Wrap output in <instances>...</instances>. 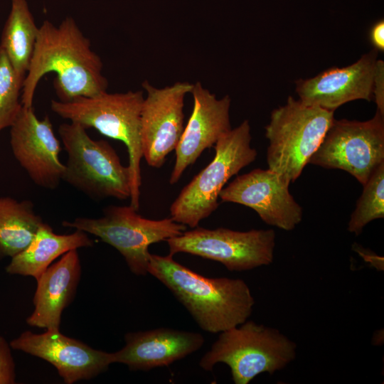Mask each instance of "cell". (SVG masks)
Returning <instances> with one entry per match:
<instances>
[{
	"instance_id": "cell-22",
	"label": "cell",
	"mask_w": 384,
	"mask_h": 384,
	"mask_svg": "<svg viewBox=\"0 0 384 384\" xmlns=\"http://www.w3.org/2000/svg\"><path fill=\"white\" fill-rule=\"evenodd\" d=\"M363 186L362 194L348 224V230L356 235H360L372 220L384 217V162Z\"/></svg>"
},
{
	"instance_id": "cell-10",
	"label": "cell",
	"mask_w": 384,
	"mask_h": 384,
	"mask_svg": "<svg viewBox=\"0 0 384 384\" xmlns=\"http://www.w3.org/2000/svg\"><path fill=\"white\" fill-rule=\"evenodd\" d=\"M272 229L235 231L224 228L196 227L166 240L169 254L185 252L214 260L230 271H246L273 262Z\"/></svg>"
},
{
	"instance_id": "cell-24",
	"label": "cell",
	"mask_w": 384,
	"mask_h": 384,
	"mask_svg": "<svg viewBox=\"0 0 384 384\" xmlns=\"http://www.w3.org/2000/svg\"><path fill=\"white\" fill-rule=\"evenodd\" d=\"M15 380V363L10 343L0 336V384H13Z\"/></svg>"
},
{
	"instance_id": "cell-5",
	"label": "cell",
	"mask_w": 384,
	"mask_h": 384,
	"mask_svg": "<svg viewBox=\"0 0 384 384\" xmlns=\"http://www.w3.org/2000/svg\"><path fill=\"white\" fill-rule=\"evenodd\" d=\"M334 120V112L289 96L265 127L268 169L291 183L301 175Z\"/></svg>"
},
{
	"instance_id": "cell-12",
	"label": "cell",
	"mask_w": 384,
	"mask_h": 384,
	"mask_svg": "<svg viewBox=\"0 0 384 384\" xmlns=\"http://www.w3.org/2000/svg\"><path fill=\"white\" fill-rule=\"evenodd\" d=\"M10 128L13 154L31 179L42 188H57L65 165L60 160L61 146L49 117L39 119L33 107L23 106Z\"/></svg>"
},
{
	"instance_id": "cell-15",
	"label": "cell",
	"mask_w": 384,
	"mask_h": 384,
	"mask_svg": "<svg viewBox=\"0 0 384 384\" xmlns=\"http://www.w3.org/2000/svg\"><path fill=\"white\" fill-rule=\"evenodd\" d=\"M191 93L193 108L175 149L171 184L177 183L184 171L196 162L204 150L213 146L232 129L229 114L231 100L228 95L218 99L200 82L193 84Z\"/></svg>"
},
{
	"instance_id": "cell-19",
	"label": "cell",
	"mask_w": 384,
	"mask_h": 384,
	"mask_svg": "<svg viewBox=\"0 0 384 384\" xmlns=\"http://www.w3.org/2000/svg\"><path fill=\"white\" fill-rule=\"evenodd\" d=\"M92 245L93 241L84 231L58 235L43 223L31 244L11 258L6 271L11 274L32 276L37 280L58 257L71 250Z\"/></svg>"
},
{
	"instance_id": "cell-11",
	"label": "cell",
	"mask_w": 384,
	"mask_h": 384,
	"mask_svg": "<svg viewBox=\"0 0 384 384\" xmlns=\"http://www.w3.org/2000/svg\"><path fill=\"white\" fill-rule=\"evenodd\" d=\"M142 87L146 92L141 114L143 157L150 166L160 168L180 141L184 129V99L193 84L177 82L157 88L144 81Z\"/></svg>"
},
{
	"instance_id": "cell-23",
	"label": "cell",
	"mask_w": 384,
	"mask_h": 384,
	"mask_svg": "<svg viewBox=\"0 0 384 384\" xmlns=\"http://www.w3.org/2000/svg\"><path fill=\"white\" fill-rule=\"evenodd\" d=\"M23 84L0 47V132L12 126L23 107Z\"/></svg>"
},
{
	"instance_id": "cell-25",
	"label": "cell",
	"mask_w": 384,
	"mask_h": 384,
	"mask_svg": "<svg viewBox=\"0 0 384 384\" xmlns=\"http://www.w3.org/2000/svg\"><path fill=\"white\" fill-rule=\"evenodd\" d=\"M373 97L377 105V110L384 115V62L377 60L373 85Z\"/></svg>"
},
{
	"instance_id": "cell-17",
	"label": "cell",
	"mask_w": 384,
	"mask_h": 384,
	"mask_svg": "<svg viewBox=\"0 0 384 384\" xmlns=\"http://www.w3.org/2000/svg\"><path fill=\"white\" fill-rule=\"evenodd\" d=\"M124 340V346L112 353L113 363L143 371L168 366L199 350L205 342L199 333L169 328L128 333Z\"/></svg>"
},
{
	"instance_id": "cell-8",
	"label": "cell",
	"mask_w": 384,
	"mask_h": 384,
	"mask_svg": "<svg viewBox=\"0 0 384 384\" xmlns=\"http://www.w3.org/2000/svg\"><path fill=\"white\" fill-rule=\"evenodd\" d=\"M129 206H110L99 218H77L64 220L63 226L94 235L118 250L131 272L145 275L149 261V245L181 235L187 226L171 218L150 220Z\"/></svg>"
},
{
	"instance_id": "cell-9",
	"label": "cell",
	"mask_w": 384,
	"mask_h": 384,
	"mask_svg": "<svg viewBox=\"0 0 384 384\" xmlns=\"http://www.w3.org/2000/svg\"><path fill=\"white\" fill-rule=\"evenodd\" d=\"M384 162V115L369 120L334 119L309 164L343 170L362 185Z\"/></svg>"
},
{
	"instance_id": "cell-3",
	"label": "cell",
	"mask_w": 384,
	"mask_h": 384,
	"mask_svg": "<svg viewBox=\"0 0 384 384\" xmlns=\"http://www.w3.org/2000/svg\"><path fill=\"white\" fill-rule=\"evenodd\" d=\"M144 96L142 90L80 97L70 102L51 100L50 108L62 117L94 128L105 137L121 141L128 151L130 174V206L139 208L142 186L141 160L143 158L140 129Z\"/></svg>"
},
{
	"instance_id": "cell-20",
	"label": "cell",
	"mask_w": 384,
	"mask_h": 384,
	"mask_svg": "<svg viewBox=\"0 0 384 384\" xmlns=\"http://www.w3.org/2000/svg\"><path fill=\"white\" fill-rule=\"evenodd\" d=\"M38 31L27 1L11 0L0 47L5 51L16 76L23 81L29 68Z\"/></svg>"
},
{
	"instance_id": "cell-21",
	"label": "cell",
	"mask_w": 384,
	"mask_h": 384,
	"mask_svg": "<svg viewBox=\"0 0 384 384\" xmlns=\"http://www.w3.org/2000/svg\"><path fill=\"white\" fill-rule=\"evenodd\" d=\"M43 223L31 201L0 198V259L12 258L23 251Z\"/></svg>"
},
{
	"instance_id": "cell-26",
	"label": "cell",
	"mask_w": 384,
	"mask_h": 384,
	"mask_svg": "<svg viewBox=\"0 0 384 384\" xmlns=\"http://www.w3.org/2000/svg\"><path fill=\"white\" fill-rule=\"evenodd\" d=\"M370 41L374 48L377 50H384V21L379 20L371 27L370 31Z\"/></svg>"
},
{
	"instance_id": "cell-7",
	"label": "cell",
	"mask_w": 384,
	"mask_h": 384,
	"mask_svg": "<svg viewBox=\"0 0 384 384\" xmlns=\"http://www.w3.org/2000/svg\"><path fill=\"white\" fill-rule=\"evenodd\" d=\"M58 134L68 154L63 181L93 199L130 198L129 168L108 142L92 139L71 122L60 124Z\"/></svg>"
},
{
	"instance_id": "cell-4",
	"label": "cell",
	"mask_w": 384,
	"mask_h": 384,
	"mask_svg": "<svg viewBox=\"0 0 384 384\" xmlns=\"http://www.w3.org/2000/svg\"><path fill=\"white\" fill-rule=\"evenodd\" d=\"M296 356V343L278 329L245 321L220 332L199 366L210 371L215 364L225 363L234 383L247 384L262 373L282 370Z\"/></svg>"
},
{
	"instance_id": "cell-14",
	"label": "cell",
	"mask_w": 384,
	"mask_h": 384,
	"mask_svg": "<svg viewBox=\"0 0 384 384\" xmlns=\"http://www.w3.org/2000/svg\"><path fill=\"white\" fill-rule=\"evenodd\" d=\"M10 346L52 364L66 384L92 378L113 363L112 353L94 349L59 329H47L41 334L26 331Z\"/></svg>"
},
{
	"instance_id": "cell-18",
	"label": "cell",
	"mask_w": 384,
	"mask_h": 384,
	"mask_svg": "<svg viewBox=\"0 0 384 384\" xmlns=\"http://www.w3.org/2000/svg\"><path fill=\"white\" fill-rule=\"evenodd\" d=\"M80 272L77 249L65 252L50 265L37 279L35 308L26 323L31 326L59 329L62 312L74 297Z\"/></svg>"
},
{
	"instance_id": "cell-2",
	"label": "cell",
	"mask_w": 384,
	"mask_h": 384,
	"mask_svg": "<svg viewBox=\"0 0 384 384\" xmlns=\"http://www.w3.org/2000/svg\"><path fill=\"white\" fill-rule=\"evenodd\" d=\"M147 272L173 293L205 331L220 333L240 325L252 314L255 299L241 279L202 276L171 254H150Z\"/></svg>"
},
{
	"instance_id": "cell-16",
	"label": "cell",
	"mask_w": 384,
	"mask_h": 384,
	"mask_svg": "<svg viewBox=\"0 0 384 384\" xmlns=\"http://www.w3.org/2000/svg\"><path fill=\"white\" fill-rule=\"evenodd\" d=\"M377 57L378 50L373 48L350 65L334 67L313 78L298 80L296 92L299 100L333 112L351 101H371Z\"/></svg>"
},
{
	"instance_id": "cell-13",
	"label": "cell",
	"mask_w": 384,
	"mask_h": 384,
	"mask_svg": "<svg viewBox=\"0 0 384 384\" xmlns=\"http://www.w3.org/2000/svg\"><path fill=\"white\" fill-rule=\"evenodd\" d=\"M289 184L269 169H255L238 176L222 189L219 198L247 206L265 223L289 231L303 217L302 208L289 193Z\"/></svg>"
},
{
	"instance_id": "cell-1",
	"label": "cell",
	"mask_w": 384,
	"mask_h": 384,
	"mask_svg": "<svg viewBox=\"0 0 384 384\" xmlns=\"http://www.w3.org/2000/svg\"><path fill=\"white\" fill-rule=\"evenodd\" d=\"M102 67L101 58L91 49L90 41L73 18H65L58 26L46 20L39 26L23 84L21 103L25 107H33L37 85L50 73H55L53 84L60 102L104 92L108 81Z\"/></svg>"
},
{
	"instance_id": "cell-6",
	"label": "cell",
	"mask_w": 384,
	"mask_h": 384,
	"mask_svg": "<svg viewBox=\"0 0 384 384\" xmlns=\"http://www.w3.org/2000/svg\"><path fill=\"white\" fill-rule=\"evenodd\" d=\"M251 139L247 120L218 139L213 146V159L172 203L170 214L174 221L194 228L217 209L220 193L228 181L257 157V152L251 146Z\"/></svg>"
}]
</instances>
